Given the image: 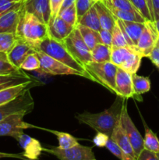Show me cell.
Returning <instances> with one entry per match:
<instances>
[{
  "label": "cell",
  "mask_w": 159,
  "mask_h": 160,
  "mask_svg": "<svg viewBox=\"0 0 159 160\" xmlns=\"http://www.w3.org/2000/svg\"><path fill=\"white\" fill-rule=\"evenodd\" d=\"M108 109L98 113H91L87 111L77 114L76 118L81 123L93 128L97 132H101L111 137L115 125L118 122L124 98L118 96Z\"/></svg>",
  "instance_id": "obj_1"
},
{
  "label": "cell",
  "mask_w": 159,
  "mask_h": 160,
  "mask_svg": "<svg viewBox=\"0 0 159 160\" xmlns=\"http://www.w3.org/2000/svg\"><path fill=\"white\" fill-rule=\"evenodd\" d=\"M16 35L18 38L30 44L36 52L40 42L48 37V26L35 16L23 10V8Z\"/></svg>",
  "instance_id": "obj_2"
},
{
  "label": "cell",
  "mask_w": 159,
  "mask_h": 160,
  "mask_svg": "<svg viewBox=\"0 0 159 160\" xmlns=\"http://www.w3.org/2000/svg\"><path fill=\"white\" fill-rule=\"evenodd\" d=\"M36 51H41L45 53L48 56L54 58L55 59L65 64L68 67H71L77 71L81 72L82 73H84L86 78L90 80V81H93L91 76L87 71L84 66L78 62L70 54V52L67 50L62 42L51 38L50 37H47L46 38L40 42L38 46L37 47Z\"/></svg>",
  "instance_id": "obj_3"
},
{
  "label": "cell",
  "mask_w": 159,
  "mask_h": 160,
  "mask_svg": "<svg viewBox=\"0 0 159 160\" xmlns=\"http://www.w3.org/2000/svg\"><path fill=\"white\" fill-rule=\"evenodd\" d=\"M84 67L91 76L93 81L101 84L112 93H116L115 77L118 70L117 66L112 62H91Z\"/></svg>",
  "instance_id": "obj_4"
},
{
  "label": "cell",
  "mask_w": 159,
  "mask_h": 160,
  "mask_svg": "<svg viewBox=\"0 0 159 160\" xmlns=\"http://www.w3.org/2000/svg\"><path fill=\"white\" fill-rule=\"evenodd\" d=\"M62 42L70 54L81 64L85 66L92 62L91 51L84 41L76 27Z\"/></svg>",
  "instance_id": "obj_5"
},
{
  "label": "cell",
  "mask_w": 159,
  "mask_h": 160,
  "mask_svg": "<svg viewBox=\"0 0 159 160\" xmlns=\"http://www.w3.org/2000/svg\"><path fill=\"white\" fill-rule=\"evenodd\" d=\"M26 114H28V112L26 111H20L0 121V137L9 136L17 141L23 133V130L27 128H39L38 127L23 121V117Z\"/></svg>",
  "instance_id": "obj_6"
},
{
  "label": "cell",
  "mask_w": 159,
  "mask_h": 160,
  "mask_svg": "<svg viewBox=\"0 0 159 160\" xmlns=\"http://www.w3.org/2000/svg\"><path fill=\"white\" fill-rule=\"evenodd\" d=\"M120 123L132 145L137 160L139 155L144 149L143 138L128 113L126 98L123 99L121 114H120Z\"/></svg>",
  "instance_id": "obj_7"
},
{
  "label": "cell",
  "mask_w": 159,
  "mask_h": 160,
  "mask_svg": "<svg viewBox=\"0 0 159 160\" xmlns=\"http://www.w3.org/2000/svg\"><path fill=\"white\" fill-rule=\"evenodd\" d=\"M43 151L53 155L59 160H94L95 159L92 147L77 144L67 149H61L59 147L51 148H43Z\"/></svg>",
  "instance_id": "obj_8"
},
{
  "label": "cell",
  "mask_w": 159,
  "mask_h": 160,
  "mask_svg": "<svg viewBox=\"0 0 159 160\" xmlns=\"http://www.w3.org/2000/svg\"><path fill=\"white\" fill-rule=\"evenodd\" d=\"M40 60V69L38 70L51 75H76L85 78L84 73L77 71L65 64L56 60L41 51H36Z\"/></svg>",
  "instance_id": "obj_9"
},
{
  "label": "cell",
  "mask_w": 159,
  "mask_h": 160,
  "mask_svg": "<svg viewBox=\"0 0 159 160\" xmlns=\"http://www.w3.org/2000/svg\"><path fill=\"white\" fill-rule=\"evenodd\" d=\"M34 102L31 92L26 91L15 99L0 106V121L12 114L20 111H26L28 113L34 109Z\"/></svg>",
  "instance_id": "obj_10"
},
{
  "label": "cell",
  "mask_w": 159,
  "mask_h": 160,
  "mask_svg": "<svg viewBox=\"0 0 159 160\" xmlns=\"http://www.w3.org/2000/svg\"><path fill=\"white\" fill-rule=\"evenodd\" d=\"M158 38L159 34L154 28V22L147 20L144 23V28L136 46L137 51L143 57H148L156 45Z\"/></svg>",
  "instance_id": "obj_11"
},
{
  "label": "cell",
  "mask_w": 159,
  "mask_h": 160,
  "mask_svg": "<svg viewBox=\"0 0 159 160\" xmlns=\"http://www.w3.org/2000/svg\"><path fill=\"white\" fill-rule=\"evenodd\" d=\"M23 10L35 16L45 24H48L51 19L50 0H24Z\"/></svg>",
  "instance_id": "obj_12"
},
{
  "label": "cell",
  "mask_w": 159,
  "mask_h": 160,
  "mask_svg": "<svg viewBox=\"0 0 159 160\" xmlns=\"http://www.w3.org/2000/svg\"><path fill=\"white\" fill-rule=\"evenodd\" d=\"M110 138L121 148L123 152V160H137L132 145L120 123V119L115 125Z\"/></svg>",
  "instance_id": "obj_13"
},
{
  "label": "cell",
  "mask_w": 159,
  "mask_h": 160,
  "mask_svg": "<svg viewBox=\"0 0 159 160\" xmlns=\"http://www.w3.org/2000/svg\"><path fill=\"white\" fill-rule=\"evenodd\" d=\"M47 26L48 37L61 42H63L76 28L67 23L59 16L50 19Z\"/></svg>",
  "instance_id": "obj_14"
},
{
  "label": "cell",
  "mask_w": 159,
  "mask_h": 160,
  "mask_svg": "<svg viewBox=\"0 0 159 160\" xmlns=\"http://www.w3.org/2000/svg\"><path fill=\"white\" fill-rule=\"evenodd\" d=\"M34 52H35V50L30 44L17 38V41L15 45L12 46L9 52L6 53V55H7L9 62L14 67L20 69V66H21L22 62L24 61V59L30 54Z\"/></svg>",
  "instance_id": "obj_15"
},
{
  "label": "cell",
  "mask_w": 159,
  "mask_h": 160,
  "mask_svg": "<svg viewBox=\"0 0 159 160\" xmlns=\"http://www.w3.org/2000/svg\"><path fill=\"white\" fill-rule=\"evenodd\" d=\"M116 95L123 98H129L135 96L132 86V74L118 67L115 77Z\"/></svg>",
  "instance_id": "obj_16"
},
{
  "label": "cell",
  "mask_w": 159,
  "mask_h": 160,
  "mask_svg": "<svg viewBox=\"0 0 159 160\" xmlns=\"http://www.w3.org/2000/svg\"><path fill=\"white\" fill-rule=\"evenodd\" d=\"M17 142L23 148V156L26 159L28 160H38L39 156L43 151V147L38 140L23 133Z\"/></svg>",
  "instance_id": "obj_17"
},
{
  "label": "cell",
  "mask_w": 159,
  "mask_h": 160,
  "mask_svg": "<svg viewBox=\"0 0 159 160\" xmlns=\"http://www.w3.org/2000/svg\"><path fill=\"white\" fill-rule=\"evenodd\" d=\"M37 84H41V83L35 80H33L31 81L23 83L18 85L11 86L2 89L0 90V106L15 99L16 98L26 92V91L31 90L33 87H35Z\"/></svg>",
  "instance_id": "obj_18"
},
{
  "label": "cell",
  "mask_w": 159,
  "mask_h": 160,
  "mask_svg": "<svg viewBox=\"0 0 159 160\" xmlns=\"http://www.w3.org/2000/svg\"><path fill=\"white\" fill-rule=\"evenodd\" d=\"M23 12V6L20 9L9 11L0 17V33H13L16 34Z\"/></svg>",
  "instance_id": "obj_19"
},
{
  "label": "cell",
  "mask_w": 159,
  "mask_h": 160,
  "mask_svg": "<svg viewBox=\"0 0 159 160\" xmlns=\"http://www.w3.org/2000/svg\"><path fill=\"white\" fill-rule=\"evenodd\" d=\"M94 7L98 12L101 29L112 31L116 18L114 17L110 9L107 7L102 0H98L94 4Z\"/></svg>",
  "instance_id": "obj_20"
},
{
  "label": "cell",
  "mask_w": 159,
  "mask_h": 160,
  "mask_svg": "<svg viewBox=\"0 0 159 160\" xmlns=\"http://www.w3.org/2000/svg\"><path fill=\"white\" fill-rule=\"evenodd\" d=\"M116 21L123 28L126 35L130 39L134 46H137L139 38H140L142 31L144 28L145 23L125 21V20H119V19H116Z\"/></svg>",
  "instance_id": "obj_21"
},
{
  "label": "cell",
  "mask_w": 159,
  "mask_h": 160,
  "mask_svg": "<svg viewBox=\"0 0 159 160\" xmlns=\"http://www.w3.org/2000/svg\"><path fill=\"white\" fill-rule=\"evenodd\" d=\"M142 58L143 56L139 53L136 46L132 47L129 50V53L126 55V58L123 60L119 68L123 69V70L131 73V74L136 73L140 68Z\"/></svg>",
  "instance_id": "obj_22"
},
{
  "label": "cell",
  "mask_w": 159,
  "mask_h": 160,
  "mask_svg": "<svg viewBox=\"0 0 159 160\" xmlns=\"http://www.w3.org/2000/svg\"><path fill=\"white\" fill-rule=\"evenodd\" d=\"M107 7L110 9L112 13L116 19L125 20V21L140 22V23H145L147 21L145 17L139 11L125 10V9H116L111 6H107Z\"/></svg>",
  "instance_id": "obj_23"
},
{
  "label": "cell",
  "mask_w": 159,
  "mask_h": 160,
  "mask_svg": "<svg viewBox=\"0 0 159 160\" xmlns=\"http://www.w3.org/2000/svg\"><path fill=\"white\" fill-rule=\"evenodd\" d=\"M31 81H33L31 77L24 72L17 74L0 75V90Z\"/></svg>",
  "instance_id": "obj_24"
},
{
  "label": "cell",
  "mask_w": 159,
  "mask_h": 160,
  "mask_svg": "<svg viewBox=\"0 0 159 160\" xmlns=\"http://www.w3.org/2000/svg\"><path fill=\"white\" fill-rule=\"evenodd\" d=\"M76 28H78V30L80 32L83 39H84L85 43L87 44V45L89 47V48L90 50L97 44L101 43V37H100V34L98 31H94V30L84 26V25L79 24V23L76 25Z\"/></svg>",
  "instance_id": "obj_25"
},
{
  "label": "cell",
  "mask_w": 159,
  "mask_h": 160,
  "mask_svg": "<svg viewBox=\"0 0 159 160\" xmlns=\"http://www.w3.org/2000/svg\"><path fill=\"white\" fill-rule=\"evenodd\" d=\"M78 23L84 26L87 27L89 28L94 30V31L99 32L101 30V23H100L99 18H98V12L94 6L90 8L78 21ZM77 23V24H78Z\"/></svg>",
  "instance_id": "obj_26"
},
{
  "label": "cell",
  "mask_w": 159,
  "mask_h": 160,
  "mask_svg": "<svg viewBox=\"0 0 159 160\" xmlns=\"http://www.w3.org/2000/svg\"><path fill=\"white\" fill-rule=\"evenodd\" d=\"M143 120V119H142ZM143 126L145 128V135L143 138V146L145 149L151 151L152 152H159V139L157 134L153 132L152 130L147 125L144 120H143Z\"/></svg>",
  "instance_id": "obj_27"
},
{
  "label": "cell",
  "mask_w": 159,
  "mask_h": 160,
  "mask_svg": "<svg viewBox=\"0 0 159 160\" xmlns=\"http://www.w3.org/2000/svg\"><path fill=\"white\" fill-rule=\"evenodd\" d=\"M111 49L112 47L102 43L97 44L91 51L92 62H111Z\"/></svg>",
  "instance_id": "obj_28"
},
{
  "label": "cell",
  "mask_w": 159,
  "mask_h": 160,
  "mask_svg": "<svg viewBox=\"0 0 159 160\" xmlns=\"http://www.w3.org/2000/svg\"><path fill=\"white\" fill-rule=\"evenodd\" d=\"M134 95H140L147 93L151 89V81L147 77L140 76L137 73L132 74Z\"/></svg>",
  "instance_id": "obj_29"
},
{
  "label": "cell",
  "mask_w": 159,
  "mask_h": 160,
  "mask_svg": "<svg viewBox=\"0 0 159 160\" xmlns=\"http://www.w3.org/2000/svg\"><path fill=\"white\" fill-rule=\"evenodd\" d=\"M45 131H49V132L52 133L55 135L57 137L58 142H59V148L61 149H67L71 147L75 146L78 143V141L76 138L72 136L71 134H68V133L61 132V131H52V130L48 129H43Z\"/></svg>",
  "instance_id": "obj_30"
},
{
  "label": "cell",
  "mask_w": 159,
  "mask_h": 160,
  "mask_svg": "<svg viewBox=\"0 0 159 160\" xmlns=\"http://www.w3.org/2000/svg\"><path fill=\"white\" fill-rule=\"evenodd\" d=\"M23 73V70L14 67L7 57L6 53L0 52V75L17 74Z\"/></svg>",
  "instance_id": "obj_31"
},
{
  "label": "cell",
  "mask_w": 159,
  "mask_h": 160,
  "mask_svg": "<svg viewBox=\"0 0 159 160\" xmlns=\"http://www.w3.org/2000/svg\"><path fill=\"white\" fill-rule=\"evenodd\" d=\"M17 41L13 33H0V52L8 53Z\"/></svg>",
  "instance_id": "obj_32"
},
{
  "label": "cell",
  "mask_w": 159,
  "mask_h": 160,
  "mask_svg": "<svg viewBox=\"0 0 159 160\" xmlns=\"http://www.w3.org/2000/svg\"><path fill=\"white\" fill-rule=\"evenodd\" d=\"M132 48V47H131ZM131 48H125V47H112L111 49V62L118 67L121 66L123 60L126 58V55L131 49Z\"/></svg>",
  "instance_id": "obj_33"
},
{
  "label": "cell",
  "mask_w": 159,
  "mask_h": 160,
  "mask_svg": "<svg viewBox=\"0 0 159 160\" xmlns=\"http://www.w3.org/2000/svg\"><path fill=\"white\" fill-rule=\"evenodd\" d=\"M112 47H125V48H131L126 42L118 23L115 20V24L112 30Z\"/></svg>",
  "instance_id": "obj_34"
},
{
  "label": "cell",
  "mask_w": 159,
  "mask_h": 160,
  "mask_svg": "<svg viewBox=\"0 0 159 160\" xmlns=\"http://www.w3.org/2000/svg\"><path fill=\"white\" fill-rule=\"evenodd\" d=\"M59 17H60L64 21L73 27L77 25V15H76V9L75 4L59 12Z\"/></svg>",
  "instance_id": "obj_35"
},
{
  "label": "cell",
  "mask_w": 159,
  "mask_h": 160,
  "mask_svg": "<svg viewBox=\"0 0 159 160\" xmlns=\"http://www.w3.org/2000/svg\"><path fill=\"white\" fill-rule=\"evenodd\" d=\"M40 60L38 56L36 54V52L32 54H30L22 62L20 68L23 70H38L40 69Z\"/></svg>",
  "instance_id": "obj_36"
},
{
  "label": "cell",
  "mask_w": 159,
  "mask_h": 160,
  "mask_svg": "<svg viewBox=\"0 0 159 160\" xmlns=\"http://www.w3.org/2000/svg\"><path fill=\"white\" fill-rule=\"evenodd\" d=\"M98 0H76L75 6L77 15V23L80 19L90 9L94 6Z\"/></svg>",
  "instance_id": "obj_37"
},
{
  "label": "cell",
  "mask_w": 159,
  "mask_h": 160,
  "mask_svg": "<svg viewBox=\"0 0 159 160\" xmlns=\"http://www.w3.org/2000/svg\"><path fill=\"white\" fill-rule=\"evenodd\" d=\"M102 1L107 6H111L119 9H125V10L138 11L129 0H102Z\"/></svg>",
  "instance_id": "obj_38"
},
{
  "label": "cell",
  "mask_w": 159,
  "mask_h": 160,
  "mask_svg": "<svg viewBox=\"0 0 159 160\" xmlns=\"http://www.w3.org/2000/svg\"><path fill=\"white\" fill-rule=\"evenodd\" d=\"M23 2H13L10 0H0V17L9 11L20 9Z\"/></svg>",
  "instance_id": "obj_39"
},
{
  "label": "cell",
  "mask_w": 159,
  "mask_h": 160,
  "mask_svg": "<svg viewBox=\"0 0 159 160\" xmlns=\"http://www.w3.org/2000/svg\"><path fill=\"white\" fill-rule=\"evenodd\" d=\"M129 1L137 8V10L145 17L147 20L153 22L146 0H129Z\"/></svg>",
  "instance_id": "obj_40"
},
{
  "label": "cell",
  "mask_w": 159,
  "mask_h": 160,
  "mask_svg": "<svg viewBox=\"0 0 159 160\" xmlns=\"http://www.w3.org/2000/svg\"><path fill=\"white\" fill-rule=\"evenodd\" d=\"M105 148L112 154H113L115 157H117L120 160H123V152H122L121 148L111 138H109L108 140L107 143L105 145Z\"/></svg>",
  "instance_id": "obj_41"
},
{
  "label": "cell",
  "mask_w": 159,
  "mask_h": 160,
  "mask_svg": "<svg viewBox=\"0 0 159 160\" xmlns=\"http://www.w3.org/2000/svg\"><path fill=\"white\" fill-rule=\"evenodd\" d=\"M108 138H109L108 136L106 135V134H104V133L98 132L97 133L96 136L94 138L93 142L97 147L103 148V147H105V145L106 143H107Z\"/></svg>",
  "instance_id": "obj_42"
},
{
  "label": "cell",
  "mask_w": 159,
  "mask_h": 160,
  "mask_svg": "<svg viewBox=\"0 0 159 160\" xmlns=\"http://www.w3.org/2000/svg\"><path fill=\"white\" fill-rule=\"evenodd\" d=\"M100 37H101V43L104 45H108V46L112 47V32L108 30L101 29L99 31Z\"/></svg>",
  "instance_id": "obj_43"
},
{
  "label": "cell",
  "mask_w": 159,
  "mask_h": 160,
  "mask_svg": "<svg viewBox=\"0 0 159 160\" xmlns=\"http://www.w3.org/2000/svg\"><path fill=\"white\" fill-rule=\"evenodd\" d=\"M62 2H63V0H50L51 12V18H55L59 15Z\"/></svg>",
  "instance_id": "obj_44"
},
{
  "label": "cell",
  "mask_w": 159,
  "mask_h": 160,
  "mask_svg": "<svg viewBox=\"0 0 159 160\" xmlns=\"http://www.w3.org/2000/svg\"><path fill=\"white\" fill-rule=\"evenodd\" d=\"M137 160H159V159L156 153L148 151L144 148L139 155Z\"/></svg>",
  "instance_id": "obj_45"
},
{
  "label": "cell",
  "mask_w": 159,
  "mask_h": 160,
  "mask_svg": "<svg viewBox=\"0 0 159 160\" xmlns=\"http://www.w3.org/2000/svg\"><path fill=\"white\" fill-rule=\"evenodd\" d=\"M151 61L152 62V63L157 67V69H159V47L157 45L154 46V48H153L152 52H151V54L148 56Z\"/></svg>",
  "instance_id": "obj_46"
},
{
  "label": "cell",
  "mask_w": 159,
  "mask_h": 160,
  "mask_svg": "<svg viewBox=\"0 0 159 160\" xmlns=\"http://www.w3.org/2000/svg\"><path fill=\"white\" fill-rule=\"evenodd\" d=\"M154 21L159 20V0H151Z\"/></svg>",
  "instance_id": "obj_47"
},
{
  "label": "cell",
  "mask_w": 159,
  "mask_h": 160,
  "mask_svg": "<svg viewBox=\"0 0 159 160\" xmlns=\"http://www.w3.org/2000/svg\"><path fill=\"white\" fill-rule=\"evenodd\" d=\"M1 158H15V159H20L22 160H28L23 156V153H20V154H11V153L1 152H0V159Z\"/></svg>",
  "instance_id": "obj_48"
},
{
  "label": "cell",
  "mask_w": 159,
  "mask_h": 160,
  "mask_svg": "<svg viewBox=\"0 0 159 160\" xmlns=\"http://www.w3.org/2000/svg\"><path fill=\"white\" fill-rule=\"evenodd\" d=\"M75 2H76V0H63V2H62V6H61L60 11L63 10V9L73 6V5L75 4ZM60 11H59V12H60Z\"/></svg>",
  "instance_id": "obj_49"
},
{
  "label": "cell",
  "mask_w": 159,
  "mask_h": 160,
  "mask_svg": "<svg viewBox=\"0 0 159 160\" xmlns=\"http://www.w3.org/2000/svg\"><path fill=\"white\" fill-rule=\"evenodd\" d=\"M146 2H147V4L148 9H149L150 13H151V18H152L153 22H154V13H153V9H152V2H151V0H146Z\"/></svg>",
  "instance_id": "obj_50"
},
{
  "label": "cell",
  "mask_w": 159,
  "mask_h": 160,
  "mask_svg": "<svg viewBox=\"0 0 159 160\" xmlns=\"http://www.w3.org/2000/svg\"><path fill=\"white\" fill-rule=\"evenodd\" d=\"M154 28H155L156 31H157V34H159V20L154 21Z\"/></svg>",
  "instance_id": "obj_51"
},
{
  "label": "cell",
  "mask_w": 159,
  "mask_h": 160,
  "mask_svg": "<svg viewBox=\"0 0 159 160\" xmlns=\"http://www.w3.org/2000/svg\"><path fill=\"white\" fill-rule=\"evenodd\" d=\"M10 1H13V2H23L24 0H10Z\"/></svg>",
  "instance_id": "obj_52"
},
{
  "label": "cell",
  "mask_w": 159,
  "mask_h": 160,
  "mask_svg": "<svg viewBox=\"0 0 159 160\" xmlns=\"http://www.w3.org/2000/svg\"><path fill=\"white\" fill-rule=\"evenodd\" d=\"M156 45H157V46L159 47V38H158V39H157V43H156Z\"/></svg>",
  "instance_id": "obj_53"
},
{
  "label": "cell",
  "mask_w": 159,
  "mask_h": 160,
  "mask_svg": "<svg viewBox=\"0 0 159 160\" xmlns=\"http://www.w3.org/2000/svg\"><path fill=\"white\" fill-rule=\"evenodd\" d=\"M157 157H158V159H159V152H158V153H157Z\"/></svg>",
  "instance_id": "obj_54"
},
{
  "label": "cell",
  "mask_w": 159,
  "mask_h": 160,
  "mask_svg": "<svg viewBox=\"0 0 159 160\" xmlns=\"http://www.w3.org/2000/svg\"><path fill=\"white\" fill-rule=\"evenodd\" d=\"M94 160H96V159H94Z\"/></svg>",
  "instance_id": "obj_55"
}]
</instances>
